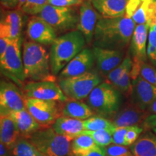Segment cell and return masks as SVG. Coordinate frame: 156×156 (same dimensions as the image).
I'll use <instances>...</instances> for the list:
<instances>
[{"mask_svg": "<svg viewBox=\"0 0 156 156\" xmlns=\"http://www.w3.org/2000/svg\"><path fill=\"white\" fill-rule=\"evenodd\" d=\"M101 83L100 73L92 69L80 75L58 79V84L69 100L81 101L87 98Z\"/></svg>", "mask_w": 156, "mask_h": 156, "instance_id": "obj_6", "label": "cell"}, {"mask_svg": "<svg viewBox=\"0 0 156 156\" xmlns=\"http://www.w3.org/2000/svg\"><path fill=\"white\" fill-rule=\"evenodd\" d=\"M2 7L7 9H15L18 8L19 0H0Z\"/></svg>", "mask_w": 156, "mask_h": 156, "instance_id": "obj_40", "label": "cell"}, {"mask_svg": "<svg viewBox=\"0 0 156 156\" xmlns=\"http://www.w3.org/2000/svg\"><path fill=\"white\" fill-rule=\"evenodd\" d=\"M153 132H154V133H155V134H156V127L153 128Z\"/></svg>", "mask_w": 156, "mask_h": 156, "instance_id": "obj_48", "label": "cell"}, {"mask_svg": "<svg viewBox=\"0 0 156 156\" xmlns=\"http://www.w3.org/2000/svg\"><path fill=\"white\" fill-rule=\"evenodd\" d=\"M20 37L12 40L2 57L0 58L2 75L20 87L25 86V75L20 50Z\"/></svg>", "mask_w": 156, "mask_h": 156, "instance_id": "obj_7", "label": "cell"}, {"mask_svg": "<svg viewBox=\"0 0 156 156\" xmlns=\"http://www.w3.org/2000/svg\"><path fill=\"white\" fill-rule=\"evenodd\" d=\"M26 108L43 128H49L61 116L62 106L57 101L26 98Z\"/></svg>", "mask_w": 156, "mask_h": 156, "instance_id": "obj_9", "label": "cell"}, {"mask_svg": "<svg viewBox=\"0 0 156 156\" xmlns=\"http://www.w3.org/2000/svg\"><path fill=\"white\" fill-rule=\"evenodd\" d=\"M134 156H156V134L146 132L130 146Z\"/></svg>", "mask_w": 156, "mask_h": 156, "instance_id": "obj_26", "label": "cell"}, {"mask_svg": "<svg viewBox=\"0 0 156 156\" xmlns=\"http://www.w3.org/2000/svg\"><path fill=\"white\" fill-rule=\"evenodd\" d=\"M148 44H151L153 47L156 48V31L153 27L151 26L148 34Z\"/></svg>", "mask_w": 156, "mask_h": 156, "instance_id": "obj_43", "label": "cell"}, {"mask_svg": "<svg viewBox=\"0 0 156 156\" xmlns=\"http://www.w3.org/2000/svg\"><path fill=\"white\" fill-rule=\"evenodd\" d=\"M11 41L12 40L10 39L5 38V37H0V58L2 57L4 54H5Z\"/></svg>", "mask_w": 156, "mask_h": 156, "instance_id": "obj_42", "label": "cell"}, {"mask_svg": "<svg viewBox=\"0 0 156 156\" xmlns=\"http://www.w3.org/2000/svg\"><path fill=\"white\" fill-rule=\"evenodd\" d=\"M135 26L126 14L116 18L101 17L95 30L93 46L122 51L131 42Z\"/></svg>", "mask_w": 156, "mask_h": 156, "instance_id": "obj_1", "label": "cell"}, {"mask_svg": "<svg viewBox=\"0 0 156 156\" xmlns=\"http://www.w3.org/2000/svg\"><path fill=\"white\" fill-rule=\"evenodd\" d=\"M150 26L147 24L136 25L131 39V54L133 65L141 67L142 64L146 62L147 55V41Z\"/></svg>", "mask_w": 156, "mask_h": 156, "instance_id": "obj_18", "label": "cell"}, {"mask_svg": "<svg viewBox=\"0 0 156 156\" xmlns=\"http://www.w3.org/2000/svg\"><path fill=\"white\" fill-rule=\"evenodd\" d=\"M116 128L104 129L96 131H87L85 130L83 134H86L92 136L97 145L106 147L113 143V134Z\"/></svg>", "mask_w": 156, "mask_h": 156, "instance_id": "obj_29", "label": "cell"}, {"mask_svg": "<svg viewBox=\"0 0 156 156\" xmlns=\"http://www.w3.org/2000/svg\"><path fill=\"white\" fill-rule=\"evenodd\" d=\"M23 61L25 79L31 81H54L50 56L43 45L25 41L23 45Z\"/></svg>", "mask_w": 156, "mask_h": 156, "instance_id": "obj_3", "label": "cell"}, {"mask_svg": "<svg viewBox=\"0 0 156 156\" xmlns=\"http://www.w3.org/2000/svg\"><path fill=\"white\" fill-rule=\"evenodd\" d=\"M132 96L134 106L145 111L156 100V86L139 75L132 81Z\"/></svg>", "mask_w": 156, "mask_h": 156, "instance_id": "obj_15", "label": "cell"}, {"mask_svg": "<svg viewBox=\"0 0 156 156\" xmlns=\"http://www.w3.org/2000/svg\"><path fill=\"white\" fill-rule=\"evenodd\" d=\"M131 70H129L119 80L118 82L114 85V86L123 94L127 95L129 92L132 93V77H131Z\"/></svg>", "mask_w": 156, "mask_h": 156, "instance_id": "obj_33", "label": "cell"}, {"mask_svg": "<svg viewBox=\"0 0 156 156\" xmlns=\"http://www.w3.org/2000/svg\"><path fill=\"white\" fill-rule=\"evenodd\" d=\"M13 156H44L27 138L20 137L12 149Z\"/></svg>", "mask_w": 156, "mask_h": 156, "instance_id": "obj_28", "label": "cell"}, {"mask_svg": "<svg viewBox=\"0 0 156 156\" xmlns=\"http://www.w3.org/2000/svg\"><path fill=\"white\" fill-rule=\"evenodd\" d=\"M143 126L149 129L156 127V114H151L146 117L143 121Z\"/></svg>", "mask_w": 156, "mask_h": 156, "instance_id": "obj_41", "label": "cell"}, {"mask_svg": "<svg viewBox=\"0 0 156 156\" xmlns=\"http://www.w3.org/2000/svg\"><path fill=\"white\" fill-rule=\"evenodd\" d=\"M119 91L108 82H102L97 85L87 98V103L98 116H114L119 110Z\"/></svg>", "mask_w": 156, "mask_h": 156, "instance_id": "obj_4", "label": "cell"}, {"mask_svg": "<svg viewBox=\"0 0 156 156\" xmlns=\"http://www.w3.org/2000/svg\"><path fill=\"white\" fill-rule=\"evenodd\" d=\"M86 40L82 33L75 30L57 37L51 45L49 56L51 73H61L68 63L85 48Z\"/></svg>", "mask_w": 156, "mask_h": 156, "instance_id": "obj_2", "label": "cell"}, {"mask_svg": "<svg viewBox=\"0 0 156 156\" xmlns=\"http://www.w3.org/2000/svg\"><path fill=\"white\" fill-rule=\"evenodd\" d=\"M151 26L153 27V28L155 29V31H156V17H155V20H154L153 23L151 25ZM151 26H150V27H151Z\"/></svg>", "mask_w": 156, "mask_h": 156, "instance_id": "obj_47", "label": "cell"}, {"mask_svg": "<svg viewBox=\"0 0 156 156\" xmlns=\"http://www.w3.org/2000/svg\"><path fill=\"white\" fill-rule=\"evenodd\" d=\"M140 75L152 85L156 86V69L146 62L142 64L140 67Z\"/></svg>", "mask_w": 156, "mask_h": 156, "instance_id": "obj_34", "label": "cell"}, {"mask_svg": "<svg viewBox=\"0 0 156 156\" xmlns=\"http://www.w3.org/2000/svg\"><path fill=\"white\" fill-rule=\"evenodd\" d=\"M95 63L93 50L85 48L58 74V79L80 75L92 70Z\"/></svg>", "mask_w": 156, "mask_h": 156, "instance_id": "obj_16", "label": "cell"}, {"mask_svg": "<svg viewBox=\"0 0 156 156\" xmlns=\"http://www.w3.org/2000/svg\"><path fill=\"white\" fill-rule=\"evenodd\" d=\"M94 8L104 18H116L125 15L128 0H91Z\"/></svg>", "mask_w": 156, "mask_h": 156, "instance_id": "obj_22", "label": "cell"}, {"mask_svg": "<svg viewBox=\"0 0 156 156\" xmlns=\"http://www.w3.org/2000/svg\"><path fill=\"white\" fill-rule=\"evenodd\" d=\"M25 1H26V0H19V5H18V8H17V9H20V10L21 7H22L23 5H24Z\"/></svg>", "mask_w": 156, "mask_h": 156, "instance_id": "obj_46", "label": "cell"}, {"mask_svg": "<svg viewBox=\"0 0 156 156\" xmlns=\"http://www.w3.org/2000/svg\"><path fill=\"white\" fill-rule=\"evenodd\" d=\"M26 98L20 87L10 80H1L0 83V112L7 114L26 108Z\"/></svg>", "mask_w": 156, "mask_h": 156, "instance_id": "obj_11", "label": "cell"}, {"mask_svg": "<svg viewBox=\"0 0 156 156\" xmlns=\"http://www.w3.org/2000/svg\"><path fill=\"white\" fill-rule=\"evenodd\" d=\"M48 4V0H26L20 10L25 14L36 16Z\"/></svg>", "mask_w": 156, "mask_h": 156, "instance_id": "obj_32", "label": "cell"}, {"mask_svg": "<svg viewBox=\"0 0 156 156\" xmlns=\"http://www.w3.org/2000/svg\"><path fill=\"white\" fill-rule=\"evenodd\" d=\"M106 156H134L125 146L114 144L105 147Z\"/></svg>", "mask_w": 156, "mask_h": 156, "instance_id": "obj_35", "label": "cell"}, {"mask_svg": "<svg viewBox=\"0 0 156 156\" xmlns=\"http://www.w3.org/2000/svg\"><path fill=\"white\" fill-rule=\"evenodd\" d=\"M7 115H9L16 123L20 135L23 137L28 139L33 134L41 129L40 124L36 122L27 108L9 112Z\"/></svg>", "mask_w": 156, "mask_h": 156, "instance_id": "obj_21", "label": "cell"}, {"mask_svg": "<svg viewBox=\"0 0 156 156\" xmlns=\"http://www.w3.org/2000/svg\"><path fill=\"white\" fill-rule=\"evenodd\" d=\"M26 34L31 41L51 45L57 38V33L52 26L39 16H32L27 24Z\"/></svg>", "mask_w": 156, "mask_h": 156, "instance_id": "obj_14", "label": "cell"}, {"mask_svg": "<svg viewBox=\"0 0 156 156\" xmlns=\"http://www.w3.org/2000/svg\"><path fill=\"white\" fill-rule=\"evenodd\" d=\"M20 132L16 123L7 114L0 116V140L1 142L12 151L20 138Z\"/></svg>", "mask_w": 156, "mask_h": 156, "instance_id": "obj_24", "label": "cell"}, {"mask_svg": "<svg viewBox=\"0 0 156 156\" xmlns=\"http://www.w3.org/2000/svg\"><path fill=\"white\" fill-rule=\"evenodd\" d=\"M129 126L116 128L113 134V143L116 145L125 146V136Z\"/></svg>", "mask_w": 156, "mask_h": 156, "instance_id": "obj_37", "label": "cell"}, {"mask_svg": "<svg viewBox=\"0 0 156 156\" xmlns=\"http://www.w3.org/2000/svg\"><path fill=\"white\" fill-rule=\"evenodd\" d=\"M133 66V60L130 56H126L123 59L119 65L117 66L114 70H112L110 73L107 75L108 82L112 85H115L119 80L129 70H131Z\"/></svg>", "mask_w": 156, "mask_h": 156, "instance_id": "obj_31", "label": "cell"}, {"mask_svg": "<svg viewBox=\"0 0 156 156\" xmlns=\"http://www.w3.org/2000/svg\"><path fill=\"white\" fill-rule=\"evenodd\" d=\"M84 0H48V4L61 7H72L81 5Z\"/></svg>", "mask_w": 156, "mask_h": 156, "instance_id": "obj_38", "label": "cell"}, {"mask_svg": "<svg viewBox=\"0 0 156 156\" xmlns=\"http://www.w3.org/2000/svg\"><path fill=\"white\" fill-rule=\"evenodd\" d=\"M97 146L92 136L83 134L73 140L70 144L69 156L80 155L87 153Z\"/></svg>", "mask_w": 156, "mask_h": 156, "instance_id": "obj_27", "label": "cell"}, {"mask_svg": "<svg viewBox=\"0 0 156 156\" xmlns=\"http://www.w3.org/2000/svg\"><path fill=\"white\" fill-rule=\"evenodd\" d=\"M101 15L94 8L91 0H84L79 9V19L77 30L82 33L90 44L93 41L95 30Z\"/></svg>", "mask_w": 156, "mask_h": 156, "instance_id": "obj_13", "label": "cell"}, {"mask_svg": "<svg viewBox=\"0 0 156 156\" xmlns=\"http://www.w3.org/2000/svg\"><path fill=\"white\" fill-rule=\"evenodd\" d=\"M147 116V113L136 106H128L118 111L112 121L116 128H119L136 125L145 120Z\"/></svg>", "mask_w": 156, "mask_h": 156, "instance_id": "obj_20", "label": "cell"}, {"mask_svg": "<svg viewBox=\"0 0 156 156\" xmlns=\"http://www.w3.org/2000/svg\"><path fill=\"white\" fill-rule=\"evenodd\" d=\"M135 25L153 24L156 17V0H128L126 13Z\"/></svg>", "mask_w": 156, "mask_h": 156, "instance_id": "obj_12", "label": "cell"}, {"mask_svg": "<svg viewBox=\"0 0 156 156\" xmlns=\"http://www.w3.org/2000/svg\"><path fill=\"white\" fill-rule=\"evenodd\" d=\"M23 26V17L20 9H10L1 17L0 37L13 40L20 37Z\"/></svg>", "mask_w": 156, "mask_h": 156, "instance_id": "obj_19", "label": "cell"}, {"mask_svg": "<svg viewBox=\"0 0 156 156\" xmlns=\"http://www.w3.org/2000/svg\"><path fill=\"white\" fill-rule=\"evenodd\" d=\"M38 16L53 27L56 33H67L77 28L79 12L73 7H56L48 4Z\"/></svg>", "mask_w": 156, "mask_h": 156, "instance_id": "obj_8", "label": "cell"}, {"mask_svg": "<svg viewBox=\"0 0 156 156\" xmlns=\"http://www.w3.org/2000/svg\"><path fill=\"white\" fill-rule=\"evenodd\" d=\"M75 156H106V151H105V147L97 145L93 149L83 154V155Z\"/></svg>", "mask_w": 156, "mask_h": 156, "instance_id": "obj_39", "label": "cell"}, {"mask_svg": "<svg viewBox=\"0 0 156 156\" xmlns=\"http://www.w3.org/2000/svg\"><path fill=\"white\" fill-rule=\"evenodd\" d=\"M92 50L97 69L103 75H108L123 61L124 54L122 50L108 49L97 46H93Z\"/></svg>", "mask_w": 156, "mask_h": 156, "instance_id": "obj_17", "label": "cell"}, {"mask_svg": "<svg viewBox=\"0 0 156 156\" xmlns=\"http://www.w3.org/2000/svg\"><path fill=\"white\" fill-rule=\"evenodd\" d=\"M52 128L56 133L67 136L70 140L81 135L85 130L83 120L64 116L56 119Z\"/></svg>", "mask_w": 156, "mask_h": 156, "instance_id": "obj_23", "label": "cell"}, {"mask_svg": "<svg viewBox=\"0 0 156 156\" xmlns=\"http://www.w3.org/2000/svg\"><path fill=\"white\" fill-rule=\"evenodd\" d=\"M143 131V128L138 124L129 126L125 136V146H131L135 142Z\"/></svg>", "mask_w": 156, "mask_h": 156, "instance_id": "obj_36", "label": "cell"}, {"mask_svg": "<svg viewBox=\"0 0 156 156\" xmlns=\"http://www.w3.org/2000/svg\"><path fill=\"white\" fill-rule=\"evenodd\" d=\"M148 112L151 113L152 114H156V100L152 103L151 106L147 109Z\"/></svg>", "mask_w": 156, "mask_h": 156, "instance_id": "obj_45", "label": "cell"}, {"mask_svg": "<svg viewBox=\"0 0 156 156\" xmlns=\"http://www.w3.org/2000/svg\"><path fill=\"white\" fill-rule=\"evenodd\" d=\"M44 156H68L70 154V140L58 134L53 128H44L28 138Z\"/></svg>", "mask_w": 156, "mask_h": 156, "instance_id": "obj_5", "label": "cell"}, {"mask_svg": "<svg viewBox=\"0 0 156 156\" xmlns=\"http://www.w3.org/2000/svg\"><path fill=\"white\" fill-rule=\"evenodd\" d=\"M84 127L87 131H96L104 129L116 128L112 120L101 116H93L83 120Z\"/></svg>", "mask_w": 156, "mask_h": 156, "instance_id": "obj_30", "label": "cell"}, {"mask_svg": "<svg viewBox=\"0 0 156 156\" xmlns=\"http://www.w3.org/2000/svg\"><path fill=\"white\" fill-rule=\"evenodd\" d=\"M26 98H36L44 101L65 102L69 100L64 94L58 84L54 81H31L23 87Z\"/></svg>", "mask_w": 156, "mask_h": 156, "instance_id": "obj_10", "label": "cell"}, {"mask_svg": "<svg viewBox=\"0 0 156 156\" xmlns=\"http://www.w3.org/2000/svg\"><path fill=\"white\" fill-rule=\"evenodd\" d=\"M62 114L64 116L83 121L93 116L95 112L87 103L80 101L68 100L62 106Z\"/></svg>", "mask_w": 156, "mask_h": 156, "instance_id": "obj_25", "label": "cell"}, {"mask_svg": "<svg viewBox=\"0 0 156 156\" xmlns=\"http://www.w3.org/2000/svg\"><path fill=\"white\" fill-rule=\"evenodd\" d=\"M12 153L10 149L6 146L2 142H0V156H12Z\"/></svg>", "mask_w": 156, "mask_h": 156, "instance_id": "obj_44", "label": "cell"}]
</instances>
